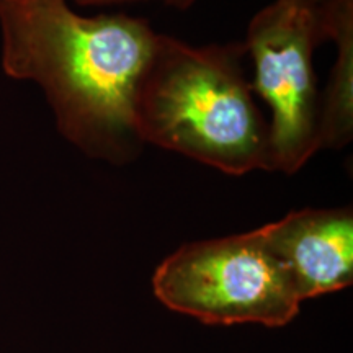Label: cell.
<instances>
[{
  "label": "cell",
  "instance_id": "cell-5",
  "mask_svg": "<svg viewBox=\"0 0 353 353\" xmlns=\"http://www.w3.org/2000/svg\"><path fill=\"white\" fill-rule=\"evenodd\" d=\"M303 301L348 288L353 281V213L304 208L260 228Z\"/></svg>",
  "mask_w": 353,
  "mask_h": 353
},
{
  "label": "cell",
  "instance_id": "cell-7",
  "mask_svg": "<svg viewBox=\"0 0 353 353\" xmlns=\"http://www.w3.org/2000/svg\"><path fill=\"white\" fill-rule=\"evenodd\" d=\"M77 6L83 7H92V6H117V3H128V2H138V0H74ZM167 6H172L175 8H180V10H185V8H190L196 0H162Z\"/></svg>",
  "mask_w": 353,
  "mask_h": 353
},
{
  "label": "cell",
  "instance_id": "cell-3",
  "mask_svg": "<svg viewBox=\"0 0 353 353\" xmlns=\"http://www.w3.org/2000/svg\"><path fill=\"white\" fill-rule=\"evenodd\" d=\"M152 290L170 311L208 325L285 327L301 307L260 229L182 245L156 268Z\"/></svg>",
  "mask_w": 353,
  "mask_h": 353
},
{
  "label": "cell",
  "instance_id": "cell-2",
  "mask_svg": "<svg viewBox=\"0 0 353 353\" xmlns=\"http://www.w3.org/2000/svg\"><path fill=\"white\" fill-rule=\"evenodd\" d=\"M244 54V44L190 46L159 34L132 100L141 143L224 174L268 170V125L254 101Z\"/></svg>",
  "mask_w": 353,
  "mask_h": 353
},
{
  "label": "cell",
  "instance_id": "cell-6",
  "mask_svg": "<svg viewBox=\"0 0 353 353\" xmlns=\"http://www.w3.org/2000/svg\"><path fill=\"white\" fill-rule=\"evenodd\" d=\"M327 39L337 56L321 95L319 149H342L353 132V0H319Z\"/></svg>",
  "mask_w": 353,
  "mask_h": 353
},
{
  "label": "cell",
  "instance_id": "cell-4",
  "mask_svg": "<svg viewBox=\"0 0 353 353\" xmlns=\"http://www.w3.org/2000/svg\"><path fill=\"white\" fill-rule=\"evenodd\" d=\"M327 41L319 0H275L250 21L252 90L270 107L268 170L294 174L319 151L321 95L312 54Z\"/></svg>",
  "mask_w": 353,
  "mask_h": 353
},
{
  "label": "cell",
  "instance_id": "cell-1",
  "mask_svg": "<svg viewBox=\"0 0 353 353\" xmlns=\"http://www.w3.org/2000/svg\"><path fill=\"white\" fill-rule=\"evenodd\" d=\"M0 37L3 72L41 87L69 143L117 165L136 157L132 100L159 41L148 21L83 17L68 0H0Z\"/></svg>",
  "mask_w": 353,
  "mask_h": 353
}]
</instances>
